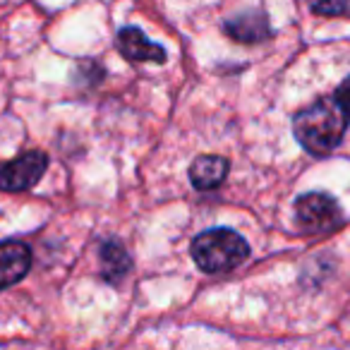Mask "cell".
<instances>
[{
	"label": "cell",
	"instance_id": "obj_8",
	"mask_svg": "<svg viewBox=\"0 0 350 350\" xmlns=\"http://www.w3.org/2000/svg\"><path fill=\"white\" fill-rule=\"evenodd\" d=\"M226 31L230 39L240 41V44H259L271 34L264 12H243V15L226 22Z\"/></svg>",
	"mask_w": 350,
	"mask_h": 350
},
{
	"label": "cell",
	"instance_id": "obj_4",
	"mask_svg": "<svg viewBox=\"0 0 350 350\" xmlns=\"http://www.w3.org/2000/svg\"><path fill=\"white\" fill-rule=\"evenodd\" d=\"M49 168V156L44 151H25L17 159L0 165V190L25 192L41 180Z\"/></svg>",
	"mask_w": 350,
	"mask_h": 350
},
{
	"label": "cell",
	"instance_id": "obj_3",
	"mask_svg": "<svg viewBox=\"0 0 350 350\" xmlns=\"http://www.w3.org/2000/svg\"><path fill=\"white\" fill-rule=\"evenodd\" d=\"M295 219L300 230L319 235L340 224V206L326 192H307L295 202Z\"/></svg>",
	"mask_w": 350,
	"mask_h": 350
},
{
	"label": "cell",
	"instance_id": "obj_9",
	"mask_svg": "<svg viewBox=\"0 0 350 350\" xmlns=\"http://www.w3.org/2000/svg\"><path fill=\"white\" fill-rule=\"evenodd\" d=\"M130 269V257L122 250L120 243L116 240H108L106 245L101 247V271L106 281H120L122 276Z\"/></svg>",
	"mask_w": 350,
	"mask_h": 350
},
{
	"label": "cell",
	"instance_id": "obj_1",
	"mask_svg": "<svg viewBox=\"0 0 350 350\" xmlns=\"http://www.w3.org/2000/svg\"><path fill=\"white\" fill-rule=\"evenodd\" d=\"M345 125H348V118L340 111L338 101L321 98L297 113L293 132L302 149L310 151L312 156H329L343 139Z\"/></svg>",
	"mask_w": 350,
	"mask_h": 350
},
{
	"label": "cell",
	"instance_id": "obj_11",
	"mask_svg": "<svg viewBox=\"0 0 350 350\" xmlns=\"http://www.w3.org/2000/svg\"><path fill=\"white\" fill-rule=\"evenodd\" d=\"M336 101H338L340 111H343L345 118L350 120V77H345L343 84L338 87V92H336Z\"/></svg>",
	"mask_w": 350,
	"mask_h": 350
},
{
	"label": "cell",
	"instance_id": "obj_6",
	"mask_svg": "<svg viewBox=\"0 0 350 350\" xmlns=\"http://www.w3.org/2000/svg\"><path fill=\"white\" fill-rule=\"evenodd\" d=\"M118 46H120V53L127 60H135V63H165V58H168L165 49H161L159 44L149 41L135 27H125L118 34Z\"/></svg>",
	"mask_w": 350,
	"mask_h": 350
},
{
	"label": "cell",
	"instance_id": "obj_5",
	"mask_svg": "<svg viewBox=\"0 0 350 350\" xmlns=\"http://www.w3.org/2000/svg\"><path fill=\"white\" fill-rule=\"evenodd\" d=\"M31 269V250L20 240L0 243V288H10Z\"/></svg>",
	"mask_w": 350,
	"mask_h": 350
},
{
	"label": "cell",
	"instance_id": "obj_2",
	"mask_svg": "<svg viewBox=\"0 0 350 350\" xmlns=\"http://www.w3.org/2000/svg\"><path fill=\"white\" fill-rule=\"evenodd\" d=\"M195 264L204 273H226L247 259L250 245L230 228H211L200 233L190 245Z\"/></svg>",
	"mask_w": 350,
	"mask_h": 350
},
{
	"label": "cell",
	"instance_id": "obj_7",
	"mask_svg": "<svg viewBox=\"0 0 350 350\" xmlns=\"http://www.w3.org/2000/svg\"><path fill=\"white\" fill-rule=\"evenodd\" d=\"M228 168V159H224V156H197L190 165V180L197 190H214L226 180Z\"/></svg>",
	"mask_w": 350,
	"mask_h": 350
},
{
	"label": "cell",
	"instance_id": "obj_10",
	"mask_svg": "<svg viewBox=\"0 0 350 350\" xmlns=\"http://www.w3.org/2000/svg\"><path fill=\"white\" fill-rule=\"evenodd\" d=\"M312 10L324 17H338L348 10V0H312Z\"/></svg>",
	"mask_w": 350,
	"mask_h": 350
}]
</instances>
